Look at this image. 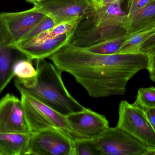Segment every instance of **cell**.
<instances>
[{
    "instance_id": "cell-10",
    "label": "cell",
    "mask_w": 155,
    "mask_h": 155,
    "mask_svg": "<svg viewBox=\"0 0 155 155\" xmlns=\"http://www.w3.org/2000/svg\"><path fill=\"white\" fill-rule=\"evenodd\" d=\"M92 4L90 0H41L34 5L57 25L81 17Z\"/></svg>"
},
{
    "instance_id": "cell-26",
    "label": "cell",
    "mask_w": 155,
    "mask_h": 155,
    "mask_svg": "<svg viewBox=\"0 0 155 155\" xmlns=\"http://www.w3.org/2000/svg\"><path fill=\"white\" fill-rule=\"evenodd\" d=\"M122 1L123 0H102L101 5L112 4L116 2H119V1L122 2Z\"/></svg>"
},
{
    "instance_id": "cell-3",
    "label": "cell",
    "mask_w": 155,
    "mask_h": 155,
    "mask_svg": "<svg viewBox=\"0 0 155 155\" xmlns=\"http://www.w3.org/2000/svg\"><path fill=\"white\" fill-rule=\"evenodd\" d=\"M37 75L33 79L14 84L64 116L85 108L70 93L62 78V71L45 59L36 60Z\"/></svg>"
},
{
    "instance_id": "cell-11",
    "label": "cell",
    "mask_w": 155,
    "mask_h": 155,
    "mask_svg": "<svg viewBox=\"0 0 155 155\" xmlns=\"http://www.w3.org/2000/svg\"><path fill=\"white\" fill-rule=\"evenodd\" d=\"M0 133H30L21 100L10 93L0 100Z\"/></svg>"
},
{
    "instance_id": "cell-20",
    "label": "cell",
    "mask_w": 155,
    "mask_h": 155,
    "mask_svg": "<svg viewBox=\"0 0 155 155\" xmlns=\"http://www.w3.org/2000/svg\"><path fill=\"white\" fill-rule=\"evenodd\" d=\"M135 106L142 109L155 108V87L141 88L138 90Z\"/></svg>"
},
{
    "instance_id": "cell-28",
    "label": "cell",
    "mask_w": 155,
    "mask_h": 155,
    "mask_svg": "<svg viewBox=\"0 0 155 155\" xmlns=\"http://www.w3.org/2000/svg\"><path fill=\"white\" fill-rule=\"evenodd\" d=\"M149 76L151 80L155 83V72L149 74Z\"/></svg>"
},
{
    "instance_id": "cell-12",
    "label": "cell",
    "mask_w": 155,
    "mask_h": 155,
    "mask_svg": "<svg viewBox=\"0 0 155 155\" xmlns=\"http://www.w3.org/2000/svg\"><path fill=\"white\" fill-rule=\"evenodd\" d=\"M74 29L40 42L31 43L27 42H22L10 47L19 51L27 59L32 61L46 59L57 52L64 45L71 43Z\"/></svg>"
},
{
    "instance_id": "cell-8",
    "label": "cell",
    "mask_w": 155,
    "mask_h": 155,
    "mask_svg": "<svg viewBox=\"0 0 155 155\" xmlns=\"http://www.w3.org/2000/svg\"><path fill=\"white\" fill-rule=\"evenodd\" d=\"M46 17L34 5L31 9L22 12L0 13V18L6 30L8 46L21 42Z\"/></svg>"
},
{
    "instance_id": "cell-16",
    "label": "cell",
    "mask_w": 155,
    "mask_h": 155,
    "mask_svg": "<svg viewBox=\"0 0 155 155\" xmlns=\"http://www.w3.org/2000/svg\"><path fill=\"white\" fill-rule=\"evenodd\" d=\"M82 16L54 25L52 28L39 34L33 38L23 42H27L31 43H36L71 32L75 29Z\"/></svg>"
},
{
    "instance_id": "cell-22",
    "label": "cell",
    "mask_w": 155,
    "mask_h": 155,
    "mask_svg": "<svg viewBox=\"0 0 155 155\" xmlns=\"http://www.w3.org/2000/svg\"><path fill=\"white\" fill-rule=\"evenodd\" d=\"M154 1L155 0H132L130 3L127 4V15H131Z\"/></svg>"
},
{
    "instance_id": "cell-24",
    "label": "cell",
    "mask_w": 155,
    "mask_h": 155,
    "mask_svg": "<svg viewBox=\"0 0 155 155\" xmlns=\"http://www.w3.org/2000/svg\"><path fill=\"white\" fill-rule=\"evenodd\" d=\"M141 109L143 111L147 119L155 131V108Z\"/></svg>"
},
{
    "instance_id": "cell-14",
    "label": "cell",
    "mask_w": 155,
    "mask_h": 155,
    "mask_svg": "<svg viewBox=\"0 0 155 155\" xmlns=\"http://www.w3.org/2000/svg\"><path fill=\"white\" fill-rule=\"evenodd\" d=\"M127 17V34L155 27V1Z\"/></svg>"
},
{
    "instance_id": "cell-1",
    "label": "cell",
    "mask_w": 155,
    "mask_h": 155,
    "mask_svg": "<svg viewBox=\"0 0 155 155\" xmlns=\"http://www.w3.org/2000/svg\"><path fill=\"white\" fill-rule=\"evenodd\" d=\"M48 59L71 75L94 98L124 95L128 82L149 66L147 52L101 54L71 43Z\"/></svg>"
},
{
    "instance_id": "cell-19",
    "label": "cell",
    "mask_w": 155,
    "mask_h": 155,
    "mask_svg": "<svg viewBox=\"0 0 155 155\" xmlns=\"http://www.w3.org/2000/svg\"><path fill=\"white\" fill-rule=\"evenodd\" d=\"M74 155H102L94 139H73Z\"/></svg>"
},
{
    "instance_id": "cell-29",
    "label": "cell",
    "mask_w": 155,
    "mask_h": 155,
    "mask_svg": "<svg viewBox=\"0 0 155 155\" xmlns=\"http://www.w3.org/2000/svg\"><path fill=\"white\" fill-rule=\"evenodd\" d=\"M25 1H27L28 2L33 4H34L35 3V0H25Z\"/></svg>"
},
{
    "instance_id": "cell-6",
    "label": "cell",
    "mask_w": 155,
    "mask_h": 155,
    "mask_svg": "<svg viewBox=\"0 0 155 155\" xmlns=\"http://www.w3.org/2000/svg\"><path fill=\"white\" fill-rule=\"evenodd\" d=\"M94 139L102 155H155V150L117 126L108 127Z\"/></svg>"
},
{
    "instance_id": "cell-23",
    "label": "cell",
    "mask_w": 155,
    "mask_h": 155,
    "mask_svg": "<svg viewBox=\"0 0 155 155\" xmlns=\"http://www.w3.org/2000/svg\"><path fill=\"white\" fill-rule=\"evenodd\" d=\"M155 46V33L143 43L140 49V52H147Z\"/></svg>"
},
{
    "instance_id": "cell-7",
    "label": "cell",
    "mask_w": 155,
    "mask_h": 155,
    "mask_svg": "<svg viewBox=\"0 0 155 155\" xmlns=\"http://www.w3.org/2000/svg\"><path fill=\"white\" fill-rule=\"evenodd\" d=\"M30 155H74L73 139L60 130L31 133Z\"/></svg>"
},
{
    "instance_id": "cell-2",
    "label": "cell",
    "mask_w": 155,
    "mask_h": 155,
    "mask_svg": "<svg viewBox=\"0 0 155 155\" xmlns=\"http://www.w3.org/2000/svg\"><path fill=\"white\" fill-rule=\"evenodd\" d=\"M121 2L107 5L92 3L76 25L71 43L87 48L127 34L128 17Z\"/></svg>"
},
{
    "instance_id": "cell-9",
    "label": "cell",
    "mask_w": 155,
    "mask_h": 155,
    "mask_svg": "<svg viewBox=\"0 0 155 155\" xmlns=\"http://www.w3.org/2000/svg\"><path fill=\"white\" fill-rule=\"evenodd\" d=\"M66 116L73 139H94L109 127V122L104 116L87 108Z\"/></svg>"
},
{
    "instance_id": "cell-21",
    "label": "cell",
    "mask_w": 155,
    "mask_h": 155,
    "mask_svg": "<svg viewBox=\"0 0 155 155\" xmlns=\"http://www.w3.org/2000/svg\"><path fill=\"white\" fill-rule=\"evenodd\" d=\"M54 25H55L53 20L47 16L34 27L27 35H25L24 38L20 42L30 40L39 34L52 28Z\"/></svg>"
},
{
    "instance_id": "cell-4",
    "label": "cell",
    "mask_w": 155,
    "mask_h": 155,
    "mask_svg": "<svg viewBox=\"0 0 155 155\" xmlns=\"http://www.w3.org/2000/svg\"><path fill=\"white\" fill-rule=\"evenodd\" d=\"M16 88L21 94V102L30 133L54 129L73 138L66 116L46 105L22 88Z\"/></svg>"
},
{
    "instance_id": "cell-27",
    "label": "cell",
    "mask_w": 155,
    "mask_h": 155,
    "mask_svg": "<svg viewBox=\"0 0 155 155\" xmlns=\"http://www.w3.org/2000/svg\"><path fill=\"white\" fill-rule=\"evenodd\" d=\"M93 3L95 4L99 5H101V3H102V0H90Z\"/></svg>"
},
{
    "instance_id": "cell-17",
    "label": "cell",
    "mask_w": 155,
    "mask_h": 155,
    "mask_svg": "<svg viewBox=\"0 0 155 155\" xmlns=\"http://www.w3.org/2000/svg\"><path fill=\"white\" fill-rule=\"evenodd\" d=\"M129 35H130L127 34L120 37L109 39L85 48L90 52L101 54H118L122 44Z\"/></svg>"
},
{
    "instance_id": "cell-30",
    "label": "cell",
    "mask_w": 155,
    "mask_h": 155,
    "mask_svg": "<svg viewBox=\"0 0 155 155\" xmlns=\"http://www.w3.org/2000/svg\"><path fill=\"white\" fill-rule=\"evenodd\" d=\"M41 1V0H35L34 4L35 3H36V2H39V1Z\"/></svg>"
},
{
    "instance_id": "cell-18",
    "label": "cell",
    "mask_w": 155,
    "mask_h": 155,
    "mask_svg": "<svg viewBox=\"0 0 155 155\" xmlns=\"http://www.w3.org/2000/svg\"><path fill=\"white\" fill-rule=\"evenodd\" d=\"M12 72L15 77L20 81L31 80L37 75V71L34 67L32 60L26 57H21L15 62Z\"/></svg>"
},
{
    "instance_id": "cell-13",
    "label": "cell",
    "mask_w": 155,
    "mask_h": 155,
    "mask_svg": "<svg viewBox=\"0 0 155 155\" xmlns=\"http://www.w3.org/2000/svg\"><path fill=\"white\" fill-rule=\"evenodd\" d=\"M31 133H0V155H30Z\"/></svg>"
},
{
    "instance_id": "cell-5",
    "label": "cell",
    "mask_w": 155,
    "mask_h": 155,
    "mask_svg": "<svg viewBox=\"0 0 155 155\" xmlns=\"http://www.w3.org/2000/svg\"><path fill=\"white\" fill-rule=\"evenodd\" d=\"M118 113L117 126L155 151V131L143 110L124 100L119 104Z\"/></svg>"
},
{
    "instance_id": "cell-15",
    "label": "cell",
    "mask_w": 155,
    "mask_h": 155,
    "mask_svg": "<svg viewBox=\"0 0 155 155\" xmlns=\"http://www.w3.org/2000/svg\"><path fill=\"white\" fill-rule=\"evenodd\" d=\"M155 33V26L130 35L120 47L118 54L140 52L143 43Z\"/></svg>"
},
{
    "instance_id": "cell-25",
    "label": "cell",
    "mask_w": 155,
    "mask_h": 155,
    "mask_svg": "<svg viewBox=\"0 0 155 155\" xmlns=\"http://www.w3.org/2000/svg\"><path fill=\"white\" fill-rule=\"evenodd\" d=\"M147 53L149 56V66L147 70L150 74L155 72V46Z\"/></svg>"
},
{
    "instance_id": "cell-31",
    "label": "cell",
    "mask_w": 155,
    "mask_h": 155,
    "mask_svg": "<svg viewBox=\"0 0 155 155\" xmlns=\"http://www.w3.org/2000/svg\"><path fill=\"white\" fill-rule=\"evenodd\" d=\"M132 0H128V3H127V4H128L130 3V2H132Z\"/></svg>"
}]
</instances>
